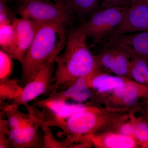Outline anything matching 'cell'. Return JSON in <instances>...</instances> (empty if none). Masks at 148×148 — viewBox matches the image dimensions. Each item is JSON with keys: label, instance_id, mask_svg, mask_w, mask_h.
Returning <instances> with one entry per match:
<instances>
[{"label": "cell", "instance_id": "6da1fadb", "mask_svg": "<svg viewBox=\"0 0 148 148\" xmlns=\"http://www.w3.org/2000/svg\"><path fill=\"white\" fill-rule=\"evenodd\" d=\"M87 38L72 31L64 51L56 57L53 80L58 91L67 89L80 78L90 75L99 69L95 55L88 47Z\"/></svg>", "mask_w": 148, "mask_h": 148}, {"label": "cell", "instance_id": "7a4b0ae2", "mask_svg": "<svg viewBox=\"0 0 148 148\" xmlns=\"http://www.w3.org/2000/svg\"><path fill=\"white\" fill-rule=\"evenodd\" d=\"M38 24L34 40L20 62L21 75L19 82L23 87L34 77L40 68L53 56L61 53L68 37L65 24Z\"/></svg>", "mask_w": 148, "mask_h": 148}, {"label": "cell", "instance_id": "3957f363", "mask_svg": "<svg viewBox=\"0 0 148 148\" xmlns=\"http://www.w3.org/2000/svg\"><path fill=\"white\" fill-rule=\"evenodd\" d=\"M121 112L88 105L59 123L56 127L66 134V141L75 145L74 143L83 142L88 135L107 127L112 128L125 115L120 114Z\"/></svg>", "mask_w": 148, "mask_h": 148}, {"label": "cell", "instance_id": "277c9868", "mask_svg": "<svg viewBox=\"0 0 148 148\" xmlns=\"http://www.w3.org/2000/svg\"><path fill=\"white\" fill-rule=\"evenodd\" d=\"M129 6V5H128ZM128 6L112 7L95 10L73 32L99 42L121 23Z\"/></svg>", "mask_w": 148, "mask_h": 148}, {"label": "cell", "instance_id": "5b68a950", "mask_svg": "<svg viewBox=\"0 0 148 148\" xmlns=\"http://www.w3.org/2000/svg\"><path fill=\"white\" fill-rule=\"evenodd\" d=\"M20 17L29 18L36 23H60L69 26L73 14L65 6L50 0H29L22 2L16 10Z\"/></svg>", "mask_w": 148, "mask_h": 148}, {"label": "cell", "instance_id": "8992f818", "mask_svg": "<svg viewBox=\"0 0 148 148\" xmlns=\"http://www.w3.org/2000/svg\"><path fill=\"white\" fill-rule=\"evenodd\" d=\"M25 106L29 116L21 127L10 130L8 135L10 148H43V136L41 138L39 134L45 123L43 112L34 105Z\"/></svg>", "mask_w": 148, "mask_h": 148}, {"label": "cell", "instance_id": "52a82bcc", "mask_svg": "<svg viewBox=\"0 0 148 148\" xmlns=\"http://www.w3.org/2000/svg\"><path fill=\"white\" fill-rule=\"evenodd\" d=\"M60 53H56L40 68L34 77L24 86L21 95L12 100L10 104L19 108L41 95L48 97L51 94L54 88L56 58Z\"/></svg>", "mask_w": 148, "mask_h": 148}, {"label": "cell", "instance_id": "ba28073f", "mask_svg": "<svg viewBox=\"0 0 148 148\" xmlns=\"http://www.w3.org/2000/svg\"><path fill=\"white\" fill-rule=\"evenodd\" d=\"M106 108L125 111L137 104L141 98H148V85L127 78L120 87L101 96Z\"/></svg>", "mask_w": 148, "mask_h": 148}, {"label": "cell", "instance_id": "9c48e42d", "mask_svg": "<svg viewBox=\"0 0 148 148\" xmlns=\"http://www.w3.org/2000/svg\"><path fill=\"white\" fill-rule=\"evenodd\" d=\"M12 24L15 33L14 40L7 53L20 62L34 40L38 24L29 18L15 17Z\"/></svg>", "mask_w": 148, "mask_h": 148}, {"label": "cell", "instance_id": "30bf717a", "mask_svg": "<svg viewBox=\"0 0 148 148\" xmlns=\"http://www.w3.org/2000/svg\"><path fill=\"white\" fill-rule=\"evenodd\" d=\"M106 45L123 51L130 58L138 57L148 64V32L112 34Z\"/></svg>", "mask_w": 148, "mask_h": 148}, {"label": "cell", "instance_id": "8fae6325", "mask_svg": "<svg viewBox=\"0 0 148 148\" xmlns=\"http://www.w3.org/2000/svg\"><path fill=\"white\" fill-rule=\"evenodd\" d=\"M148 32V4L132 1L120 24L112 34Z\"/></svg>", "mask_w": 148, "mask_h": 148}, {"label": "cell", "instance_id": "7c38bea8", "mask_svg": "<svg viewBox=\"0 0 148 148\" xmlns=\"http://www.w3.org/2000/svg\"><path fill=\"white\" fill-rule=\"evenodd\" d=\"M99 69H104L116 75L129 78L130 58L123 51L106 46L95 55Z\"/></svg>", "mask_w": 148, "mask_h": 148}, {"label": "cell", "instance_id": "4fadbf2b", "mask_svg": "<svg viewBox=\"0 0 148 148\" xmlns=\"http://www.w3.org/2000/svg\"><path fill=\"white\" fill-rule=\"evenodd\" d=\"M89 76L80 78L73 84L65 90L58 91L54 88L47 98L58 103H66L67 101L71 100L79 104L88 99L91 100L93 92L88 84Z\"/></svg>", "mask_w": 148, "mask_h": 148}, {"label": "cell", "instance_id": "5bb4252c", "mask_svg": "<svg viewBox=\"0 0 148 148\" xmlns=\"http://www.w3.org/2000/svg\"><path fill=\"white\" fill-rule=\"evenodd\" d=\"M84 142L101 148H135L139 145L135 139L113 131L91 134L85 137Z\"/></svg>", "mask_w": 148, "mask_h": 148}, {"label": "cell", "instance_id": "9a60e30c", "mask_svg": "<svg viewBox=\"0 0 148 148\" xmlns=\"http://www.w3.org/2000/svg\"><path fill=\"white\" fill-rule=\"evenodd\" d=\"M127 78L103 73L99 69L89 76L88 84L93 93L103 96L120 87Z\"/></svg>", "mask_w": 148, "mask_h": 148}, {"label": "cell", "instance_id": "2e32d148", "mask_svg": "<svg viewBox=\"0 0 148 148\" xmlns=\"http://www.w3.org/2000/svg\"><path fill=\"white\" fill-rule=\"evenodd\" d=\"M72 13L79 16H87L96 10L98 0H56Z\"/></svg>", "mask_w": 148, "mask_h": 148}, {"label": "cell", "instance_id": "e0dca14e", "mask_svg": "<svg viewBox=\"0 0 148 148\" xmlns=\"http://www.w3.org/2000/svg\"><path fill=\"white\" fill-rule=\"evenodd\" d=\"M20 80L10 77L0 79L1 102L12 101L21 95L24 87L20 85Z\"/></svg>", "mask_w": 148, "mask_h": 148}, {"label": "cell", "instance_id": "ac0fdd59", "mask_svg": "<svg viewBox=\"0 0 148 148\" xmlns=\"http://www.w3.org/2000/svg\"><path fill=\"white\" fill-rule=\"evenodd\" d=\"M129 116L135 126L134 138L139 147L148 148V121L143 116L136 117L132 113Z\"/></svg>", "mask_w": 148, "mask_h": 148}, {"label": "cell", "instance_id": "d6986e66", "mask_svg": "<svg viewBox=\"0 0 148 148\" xmlns=\"http://www.w3.org/2000/svg\"><path fill=\"white\" fill-rule=\"evenodd\" d=\"M3 111L7 118L10 130L21 127L29 116V114L19 111L17 106L10 104L5 105Z\"/></svg>", "mask_w": 148, "mask_h": 148}, {"label": "cell", "instance_id": "ffe728a7", "mask_svg": "<svg viewBox=\"0 0 148 148\" xmlns=\"http://www.w3.org/2000/svg\"><path fill=\"white\" fill-rule=\"evenodd\" d=\"M14 33L12 23L0 25V45L2 50L8 52L14 40Z\"/></svg>", "mask_w": 148, "mask_h": 148}, {"label": "cell", "instance_id": "44dd1931", "mask_svg": "<svg viewBox=\"0 0 148 148\" xmlns=\"http://www.w3.org/2000/svg\"><path fill=\"white\" fill-rule=\"evenodd\" d=\"M50 126L43 124L41 128L43 132L44 147L49 148H75L76 146L71 144L65 140L63 142H58L54 138Z\"/></svg>", "mask_w": 148, "mask_h": 148}, {"label": "cell", "instance_id": "7402d4cb", "mask_svg": "<svg viewBox=\"0 0 148 148\" xmlns=\"http://www.w3.org/2000/svg\"><path fill=\"white\" fill-rule=\"evenodd\" d=\"M11 57L5 51H0V79L9 78L12 73Z\"/></svg>", "mask_w": 148, "mask_h": 148}, {"label": "cell", "instance_id": "603a6c76", "mask_svg": "<svg viewBox=\"0 0 148 148\" xmlns=\"http://www.w3.org/2000/svg\"><path fill=\"white\" fill-rule=\"evenodd\" d=\"M130 61L143 74V76L146 80V82L148 85V64L147 63L141 58L137 57H132L130 58Z\"/></svg>", "mask_w": 148, "mask_h": 148}, {"label": "cell", "instance_id": "cb8c5ba5", "mask_svg": "<svg viewBox=\"0 0 148 148\" xmlns=\"http://www.w3.org/2000/svg\"><path fill=\"white\" fill-rule=\"evenodd\" d=\"M130 78L133 79L134 81L141 84L148 85L143 74L131 61L130 66Z\"/></svg>", "mask_w": 148, "mask_h": 148}, {"label": "cell", "instance_id": "d4e9b609", "mask_svg": "<svg viewBox=\"0 0 148 148\" xmlns=\"http://www.w3.org/2000/svg\"><path fill=\"white\" fill-rule=\"evenodd\" d=\"M131 0H102V8L128 6Z\"/></svg>", "mask_w": 148, "mask_h": 148}, {"label": "cell", "instance_id": "484cf974", "mask_svg": "<svg viewBox=\"0 0 148 148\" xmlns=\"http://www.w3.org/2000/svg\"><path fill=\"white\" fill-rule=\"evenodd\" d=\"M10 131V128L8 120L0 119V132L5 133L8 136Z\"/></svg>", "mask_w": 148, "mask_h": 148}, {"label": "cell", "instance_id": "4316f807", "mask_svg": "<svg viewBox=\"0 0 148 148\" xmlns=\"http://www.w3.org/2000/svg\"><path fill=\"white\" fill-rule=\"evenodd\" d=\"M0 148H10V144L8 136L2 132H0Z\"/></svg>", "mask_w": 148, "mask_h": 148}, {"label": "cell", "instance_id": "83f0119b", "mask_svg": "<svg viewBox=\"0 0 148 148\" xmlns=\"http://www.w3.org/2000/svg\"><path fill=\"white\" fill-rule=\"evenodd\" d=\"M145 102L143 104V108L142 109L143 111V116L148 121V98L147 99H144Z\"/></svg>", "mask_w": 148, "mask_h": 148}, {"label": "cell", "instance_id": "f1b7e54d", "mask_svg": "<svg viewBox=\"0 0 148 148\" xmlns=\"http://www.w3.org/2000/svg\"><path fill=\"white\" fill-rule=\"evenodd\" d=\"M132 1L140 2L145 3L148 4V0H131V2Z\"/></svg>", "mask_w": 148, "mask_h": 148}, {"label": "cell", "instance_id": "f546056e", "mask_svg": "<svg viewBox=\"0 0 148 148\" xmlns=\"http://www.w3.org/2000/svg\"><path fill=\"white\" fill-rule=\"evenodd\" d=\"M22 1V2L24 1H29V0H21ZM56 1V0H54V1Z\"/></svg>", "mask_w": 148, "mask_h": 148}]
</instances>
